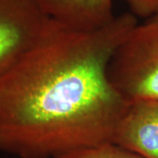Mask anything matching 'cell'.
I'll return each instance as SVG.
<instances>
[{
    "mask_svg": "<svg viewBox=\"0 0 158 158\" xmlns=\"http://www.w3.org/2000/svg\"><path fill=\"white\" fill-rule=\"evenodd\" d=\"M46 15L77 31H94L115 18L113 0H37Z\"/></svg>",
    "mask_w": 158,
    "mask_h": 158,
    "instance_id": "cell-5",
    "label": "cell"
},
{
    "mask_svg": "<svg viewBox=\"0 0 158 158\" xmlns=\"http://www.w3.org/2000/svg\"><path fill=\"white\" fill-rule=\"evenodd\" d=\"M48 19L37 0H0V78L34 45Z\"/></svg>",
    "mask_w": 158,
    "mask_h": 158,
    "instance_id": "cell-3",
    "label": "cell"
},
{
    "mask_svg": "<svg viewBox=\"0 0 158 158\" xmlns=\"http://www.w3.org/2000/svg\"><path fill=\"white\" fill-rule=\"evenodd\" d=\"M131 13L141 18H150L158 11V0H124Z\"/></svg>",
    "mask_w": 158,
    "mask_h": 158,
    "instance_id": "cell-7",
    "label": "cell"
},
{
    "mask_svg": "<svg viewBox=\"0 0 158 158\" xmlns=\"http://www.w3.org/2000/svg\"><path fill=\"white\" fill-rule=\"evenodd\" d=\"M137 24L123 13L101 28L77 31L49 18L0 78V151L56 158L113 142L129 103L110 83L108 63Z\"/></svg>",
    "mask_w": 158,
    "mask_h": 158,
    "instance_id": "cell-1",
    "label": "cell"
},
{
    "mask_svg": "<svg viewBox=\"0 0 158 158\" xmlns=\"http://www.w3.org/2000/svg\"><path fill=\"white\" fill-rule=\"evenodd\" d=\"M113 143L143 158H158V99L129 103Z\"/></svg>",
    "mask_w": 158,
    "mask_h": 158,
    "instance_id": "cell-4",
    "label": "cell"
},
{
    "mask_svg": "<svg viewBox=\"0 0 158 158\" xmlns=\"http://www.w3.org/2000/svg\"><path fill=\"white\" fill-rule=\"evenodd\" d=\"M56 158H143L113 142L64 153Z\"/></svg>",
    "mask_w": 158,
    "mask_h": 158,
    "instance_id": "cell-6",
    "label": "cell"
},
{
    "mask_svg": "<svg viewBox=\"0 0 158 158\" xmlns=\"http://www.w3.org/2000/svg\"><path fill=\"white\" fill-rule=\"evenodd\" d=\"M107 76L128 103L158 99V11L136 25L111 57Z\"/></svg>",
    "mask_w": 158,
    "mask_h": 158,
    "instance_id": "cell-2",
    "label": "cell"
}]
</instances>
